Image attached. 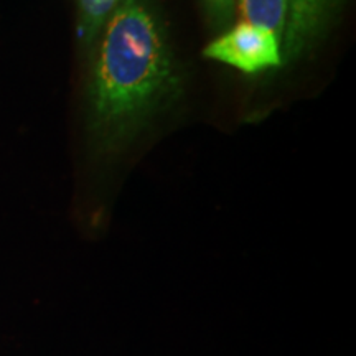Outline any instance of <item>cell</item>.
Instances as JSON below:
<instances>
[{
    "mask_svg": "<svg viewBox=\"0 0 356 356\" xmlns=\"http://www.w3.org/2000/svg\"><path fill=\"white\" fill-rule=\"evenodd\" d=\"M177 86L165 29L154 0H119L102 26L89 104L108 145L139 131Z\"/></svg>",
    "mask_w": 356,
    "mask_h": 356,
    "instance_id": "6da1fadb",
    "label": "cell"
},
{
    "mask_svg": "<svg viewBox=\"0 0 356 356\" xmlns=\"http://www.w3.org/2000/svg\"><path fill=\"white\" fill-rule=\"evenodd\" d=\"M280 43V38L270 30L239 22L228 33L208 44L203 55L248 74H256L282 65Z\"/></svg>",
    "mask_w": 356,
    "mask_h": 356,
    "instance_id": "7a4b0ae2",
    "label": "cell"
},
{
    "mask_svg": "<svg viewBox=\"0 0 356 356\" xmlns=\"http://www.w3.org/2000/svg\"><path fill=\"white\" fill-rule=\"evenodd\" d=\"M340 0H286L287 20L282 43L287 60L300 56L330 22Z\"/></svg>",
    "mask_w": 356,
    "mask_h": 356,
    "instance_id": "3957f363",
    "label": "cell"
},
{
    "mask_svg": "<svg viewBox=\"0 0 356 356\" xmlns=\"http://www.w3.org/2000/svg\"><path fill=\"white\" fill-rule=\"evenodd\" d=\"M239 22L270 30L282 42L287 20L286 0H238Z\"/></svg>",
    "mask_w": 356,
    "mask_h": 356,
    "instance_id": "277c9868",
    "label": "cell"
},
{
    "mask_svg": "<svg viewBox=\"0 0 356 356\" xmlns=\"http://www.w3.org/2000/svg\"><path fill=\"white\" fill-rule=\"evenodd\" d=\"M119 0H79V35L89 44L108 22Z\"/></svg>",
    "mask_w": 356,
    "mask_h": 356,
    "instance_id": "5b68a950",
    "label": "cell"
},
{
    "mask_svg": "<svg viewBox=\"0 0 356 356\" xmlns=\"http://www.w3.org/2000/svg\"><path fill=\"white\" fill-rule=\"evenodd\" d=\"M207 2L218 20L226 22L229 19L234 7V0H207Z\"/></svg>",
    "mask_w": 356,
    "mask_h": 356,
    "instance_id": "8992f818",
    "label": "cell"
}]
</instances>
